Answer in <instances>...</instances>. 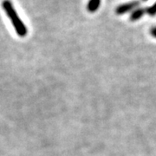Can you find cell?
<instances>
[{"mask_svg":"<svg viewBox=\"0 0 156 156\" xmlns=\"http://www.w3.org/2000/svg\"><path fill=\"white\" fill-rule=\"evenodd\" d=\"M139 5V1H133V2L127 3V4H123V5H121L117 7L116 10H115V13L117 15H122V14H125L128 11H132L133 9L137 7Z\"/></svg>","mask_w":156,"mask_h":156,"instance_id":"2","label":"cell"},{"mask_svg":"<svg viewBox=\"0 0 156 156\" xmlns=\"http://www.w3.org/2000/svg\"><path fill=\"white\" fill-rule=\"evenodd\" d=\"M2 6L6 12V14L8 15V17H10L12 25L14 26L17 35L19 37H25L28 32L27 28L24 25L23 22L20 19V17H18L17 11L12 5V3L10 0H4L2 3Z\"/></svg>","mask_w":156,"mask_h":156,"instance_id":"1","label":"cell"},{"mask_svg":"<svg viewBox=\"0 0 156 156\" xmlns=\"http://www.w3.org/2000/svg\"><path fill=\"white\" fill-rule=\"evenodd\" d=\"M146 13H147L150 16H155L156 15V3L150 7L146 9Z\"/></svg>","mask_w":156,"mask_h":156,"instance_id":"5","label":"cell"},{"mask_svg":"<svg viewBox=\"0 0 156 156\" xmlns=\"http://www.w3.org/2000/svg\"><path fill=\"white\" fill-rule=\"evenodd\" d=\"M142 1H147V0H142Z\"/></svg>","mask_w":156,"mask_h":156,"instance_id":"7","label":"cell"},{"mask_svg":"<svg viewBox=\"0 0 156 156\" xmlns=\"http://www.w3.org/2000/svg\"><path fill=\"white\" fill-rule=\"evenodd\" d=\"M145 13L146 9H144V8L137 9V10H135V11H134L131 13V15H130V20L131 21H137V20L140 19Z\"/></svg>","mask_w":156,"mask_h":156,"instance_id":"4","label":"cell"},{"mask_svg":"<svg viewBox=\"0 0 156 156\" xmlns=\"http://www.w3.org/2000/svg\"><path fill=\"white\" fill-rule=\"evenodd\" d=\"M101 3V0H89L87 5V10L91 13L95 12L99 9Z\"/></svg>","mask_w":156,"mask_h":156,"instance_id":"3","label":"cell"},{"mask_svg":"<svg viewBox=\"0 0 156 156\" xmlns=\"http://www.w3.org/2000/svg\"><path fill=\"white\" fill-rule=\"evenodd\" d=\"M150 34L153 36V37H154L156 38V27H153V28L150 30Z\"/></svg>","mask_w":156,"mask_h":156,"instance_id":"6","label":"cell"}]
</instances>
